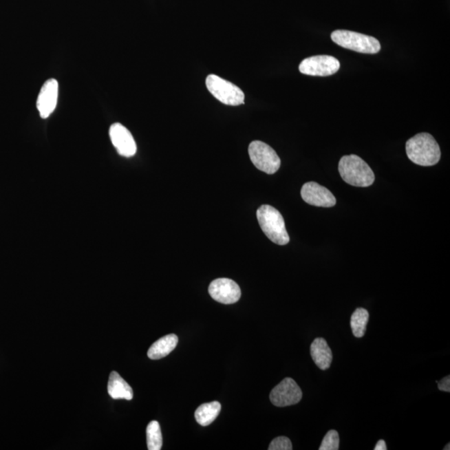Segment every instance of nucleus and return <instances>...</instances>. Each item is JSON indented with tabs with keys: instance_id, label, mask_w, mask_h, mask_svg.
Here are the masks:
<instances>
[{
	"instance_id": "nucleus-1",
	"label": "nucleus",
	"mask_w": 450,
	"mask_h": 450,
	"mask_svg": "<svg viewBox=\"0 0 450 450\" xmlns=\"http://www.w3.org/2000/svg\"><path fill=\"white\" fill-rule=\"evenodd\" d=\"M405 148L409 159L420 167H433L440 160V146L428 133L416 134L407 141Z\"/></svg>"
},
{
	"instance_id": "nucleus-2",
	"label": "nucleus",
	"mask_w": 450,
	"mask_h": 450,
	"mask_svg": "<svg viewBox=\"0 0 450 450\" xmlns=\"http://www.w3.org/2000/svg\"><path fill=\"white\" fill-rule=\"evenodd\" d=\"M339 172L345 182L355 187H369L375 180L372 169L364 160L355 155L341 158Z\"/></svg>"
},
{
	"instance_id": "nucleus-3",
	"label": "nucleus",
	"mask_w": 450,
	"mask_h": 450,
	"mask_svg": "<svg viewBox=\"0 0 450 450\" xmlns=\"http://www.w3.org/2000/svg\"><path fill=\"white\" fill-rule=\"evenodd\" d=\"M257 219L260 228L268 239L279 246H286L290 242V236L286 223L280 212L270 205L264 204L257 211Z\"/></svg>"
},
{
	"instance_id": "nucleus-4",
	"label": "nucleus",
	"mask_w": 450,
	"mask_h": 450,
	"mask_svg": "<svg viewBox=\"0 0 450 450\" xmlns=\"http://www.w3.org/2000/svg\"><path fill=\"white\" fill-rule=\"evenodd\" d=\"M331 39L343 48L358 53L374 54L381 50V43L377 39L353 31L335 30L331 34Z\"/></svg>"
},
{
	"instance_id": "nucleus-5",
	"label": "nucleus",
	"mask_w": 450,
	"mask_h": 450,
	"mask_svg": "<svg viewBox=\"0 0 450 450\" xmlns=\"http://www.w3.org/2000/svg\"><path fill=\"white\" fill-rule=\"evenodd\" d=\"M205 83L212 96L223 104L232 106L244 104V92L233 83L225 81L215 74H209Z\"/></svg>"
},
{
	"instance_id": "nucleus-6",
	"label": "nucleus",
	"mask_w": 450,
	"mask_h": 450,
	"mask_svg": "<svg viewBox=\"0 0 450 450\" xmlns=\"http://www.w3.org/2000/svg\"><path fill=\"white\" fill-rule=\"evenodd\" d=\"M248 155L255 167L268 175H274L281 164L275 150L262 141H253L248 146Z\"/></svg>"
},
{
	"instance_id": "nucleus-7",
	"label": "nucleus",
	"mask_w": 450,
	"mask_h": 450,
	"mask_svg": "<svg viewBox=\"0 0 450 450\" xmlns=\"http://www.w3.org/2000/svg\"><path fill=\"white\" fill-rule=\"evenodd\" d=\"M341 68V63L336 58L330 55H317L303 59L300 63V73L311 76H330L337 73Z\"/></svg>"
},
{
	"instance_id": "nucleus-8",
	"label": "nucleus",
	"mask_w": 450,
	"mask_h": 450,
	"mask_svg": "<svg viewBox=\"0 0 450 450\" xmlns=\"http://www.w3.org/2000/svg\"><path fill=\"white\" fill-rule=\"evenodd\" d=\"M302 397L301 389L291 378H284L280 382L272 389L270 396L272 404L276 407H287L298 404L302 400Z\"/></svg>"
},
{
	"instance_id": "nucleus-9",
	"label": "nucleus",
	"mask_w": 450,
	"mask_h": 450,
	"mask_svg": "<svg viewBox=\"0 0 450 450\" xmlns=\"http://www.w3.org/2000/svg\"><path fill=\"white\" fill-rule=\"evenodd\" d=\"M208 293L215 301L232 305L242 297V290L238 283L230 279H217L208 287Z\"/></svg>"
},
{
	"instance_id": "nucleus-10",
	"label": "nucleus",
	"mask_w": 450,
	"mask_h": 450,
	"mask_svg": "<svg viewBox=\"0 0 450 450\" xmlns=\"http://www.w3.org/2000/svg\"><path fill=\"white\" fill-rule=\"evenodd\" d=\"M301 196L307 204L317 207L331 208L336 204V199L333 193L327 188L315 182L303 184Z\"/></svg>"
},
{
	"instance_id": "nucleus-11",
	"label": "nucleus",
	"mask_w": 450,
	"mask_h": 450,
	"mask_svg": "<svg viewBox=\"0 0 450 450\" xmlns=\"http://www.w3.org/2000/svg\"><path fill=\"white\" fill-rule=\"evenodd\" d=\"M109 137L118 155L126 158L136 155L137 145L132 133L127 128L120 123L111 125L109 129Z\"/></svg>"
},
{
	"instance_id": "nucleus-12",
	"label": "nucleus",
	"mask_w": 450,
	"mask_h": 450,
	"mask_svg": "<svg viewBox=\"0 0 450 450\" xmlns=\"http://www.w3.org/2000/svg\"><path fill=\"white\" fill-rule=\"evenodd\" d=\"M58 84L54 78L47 81L42 86L36 103L37 109L42 118H48L57 106Z\"/></svg>"
},
{
	"instance_id": "nucleus-13",
	"label": "nucleus",
	"mask_w": 450,
	"mask_h": 450,
	"mask_svg": "<svg viewBox=\"0 0 450 450\" xmlns=\"http://www.w3.org/2000/svg\"><path fill=\"white\" fill-rule=\"evenodd\" d=\"M310 354L319 369L326 370L330 368L333 361V354L325 339H314L310 346Z\"/></svg>"
},
{
	"instance_id": "nucleus-14",
	"label": "nucleus",
	"mask_w": 450,
	"mask_h": 450,
	"mask_svg": "<svg viewBox=\"0 0 450 450\" xmlns=\"http://www.w3.org/2000/svg\"><path fill=\"white\" fill-rule=\"evenodd\" d=\"M108 392L114 400H131L133 397L131 387L116 371L109 375Z\"/></svg>"
},
{
	"instance_id": "nucleus-15",
	"label": "nucleus",
	"mask_w": 450,
	"mask_h": 450,
	"mask_svg": "<svg viewBox=\"0 0 450 450\" xmlns=\"http://www.w3.org/2000/svg\"><path fill=\"white\" fill-rule=\"evenodd\" d=\"M179 342L177 335L171 334L163 338L158 339L153 343L148 351V357L150 359H160L167 357L176 348Z\"/></svg>"
},
{
	"instance_id": "nucleus-16",
	"label": "nucleus",
	"mask_w": 450,
	"mask_h": 450,
	"mask_svg": "<svg viewBox=\"0 0 450 450\" xmlns=\"http://www.w3.org/2000/svg\"><path fill=\"white\" fill-rule=\"evenodd\" d=\"M221 410V405L218 401L207 403L201 405L196 409L195 420L201 426H208L213 423L219 416Z\"/></svg>"
},
{
	"instance_id": "nucleus-17",
	"label": "nucleus",
	"mask_w": 450,
	"mask_h": 450,
	"mask_svg": "<svg viewBox=\"0 0 450 450\" xmlns=\"http://www.w3.org/2000/svg\"><path fill=\"white\" fill-rule=\"evenodd\" d=\"M369 312L363 308H358L351 317L350 325L355 337L362 338L366 331L367 323L369 322Z\"/></svg>"
},
{
	"instance_id": "nucleus-18",
	"label": "nucleus",
	"mask_w": 450,
	"mask_h": 450,
	"mask_svg": "<svg viewBox=\"0 0 450 450\" xmlns=\"http://www.w3.org/2000/svg\"><path fill=\"white\" fill-rule=\"evenodd\" d=\"M147 436V446L149 450H160L163 445V437L159 422L153 420L150 422L146 429Z\"/></svg>"
},
{
	"instance_id": "nucleus-19",
	"label": "nucleus",
	"mask_w": 450,
	"mask_h": 450,
	"mask_svg": "<svg viewBox=\"0 0 450 450\" xmlns=\"http://www.w3.org/2000/svg\"><path fill=\"white\" fill-rule=\"evenodd\" d=\"M339 449V436L336 430H330L322 441L319 450H338Z\"/></svg>"
},
{
	"instance_id": "nucleus-20",
	"label": "nucleus",
	"mask_w": 450,
	"mask_h": 450,
	"mask_svg": "<svg viewBox=\"0 0 450 450\" xmlns=\"http://www.w3.org/2000/svg\"><path fill=\"white\" fill-rule=\"evenodd\" d=\"M268 450H291L293 449V445H292L291 441L289 438L280 436L275 438L274 440H272L270 446H268Z\"/></svg>"
},
{
	"instance_id": "nucleus-21",
	"label": "nucleus",
	"mask_w": 450,
	"mask_h": 450,
	"mask_svg": "<svg viewBox=\"0 0 450 450\" xmlns=\"http://www.w3.org/2000/svg\"><path fill=\"white\" fill-rule=\"evenodd\" d=\"M438 384V388H439L441 392H450V376L448 375V376H446L440 381H436Z\"/></svg>"
},
{
	"instance_id": "nucleus-22",
	"label": "nucleus",
	"mask_w": 450,
	"mask_h": 450,
	"mask_svg": "<svg viewBox=\"0 0 450 450\" xmlns=\"http://www.w3.org/2000/svg\"><path fill=\"white\" fill-rule=\"evenodd\" d=\"M387 445L385 440H381L378 441L376 445H375L374 450H386Z\"/></svg>"
},
{
	"instance_id": "nucleus-23",
	"label": "nucleus",
	"mask_w": 450,
	"mask_h": 450,
	"mask_svg": "<svg viewBox=\"0 0 450 450\" xmlns=\"http://www.w3.org/2000/svg\"><path fill=\"white\" fill-rule=\"evenodd\" d=\"M449 446H450V444L449 443L448 445L445 446V448L444 449V450H449L450 449Z\"/></svg>"
}]
</instances>
